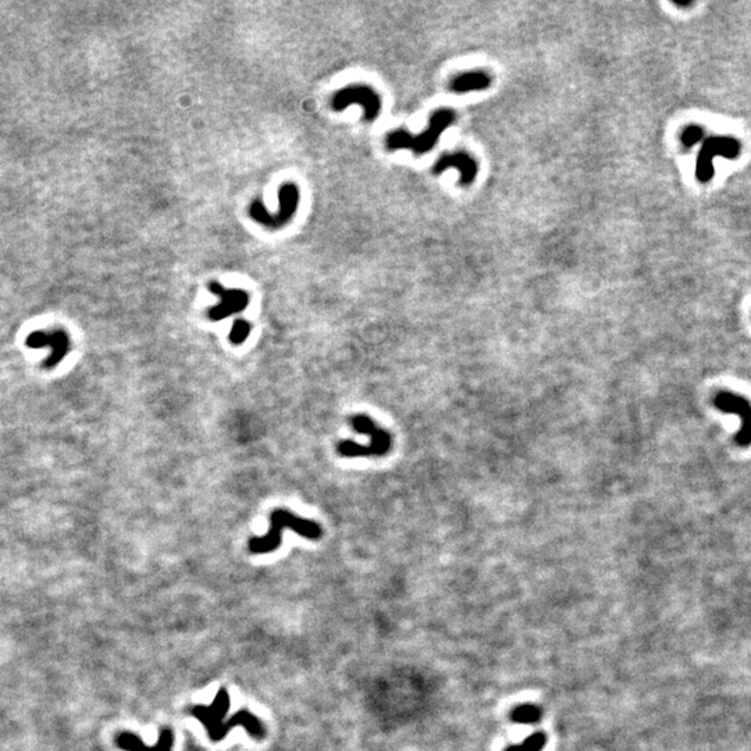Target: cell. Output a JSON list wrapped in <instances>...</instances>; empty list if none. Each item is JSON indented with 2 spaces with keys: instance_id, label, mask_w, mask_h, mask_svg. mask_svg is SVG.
<instances>
[{
  "instance_id": "6da1fadb",
  "label": "cell",
  "mask_w": 751,
  "mask_h": 751,
  "mask_svg": "<svg viewBox=\"0 0 751 751\" xmlns=\"http://www.w3.org/2000/svg\"><path fill=\"white\" fill-rule=\"evenodd\" d=\"M456 114L452 108H438L430 117L429 127L419 135H412L407 129H394L387 134L386 145L388 150L408 149L416 156L430 152L438 142L441 134L454 124Z\"/></svg>"
},
{
  "instance_id": "7a4b0ae2",
  "label": "cell",
  "mask_w": 751,
  "mask_h": 751,
  "mask_svg": "<svg viewBox=\"0 0 751 751\" xmlns=\"http://www.w3.org/2000/svg\"><path fill=\"white\" fill-rule=\"evenodd\" d=\"M284 529H290L309 540H318L322 537V529L316 522L300 518L288 510H274L270 515V531L263 537L251 538L249 551L252 554L273 552L281 544Z\"/></svg>"
},
{
  "instance_id": "3957f363",
  "label": "cell",
  "mask_w": 751,
  "mask_h": 751,
  "mask_svg": "<svg viewBox=\"0 0 751 751\" xmlns=\"http://www.w3.org/2000/svg\"><path fill=\"white\" fill-rule=\"evenodd\" d=\"M280 209L276 215L270 213L262 201L255 199L249 205L248 213L252 220L269 230H279L287 225L295 215L300 204V188L294 183H286L279 188Z\"/></svg>"
},
{
  "instance_id": "277c9868",
  "label": "cell",
  "mask_w": 751,
  "mask_h": 751,
  "mask_svg": "<svg viewBox=\"0 0 751 751\" xmlns=\"http://www.w3.org/2000/svg\"><path fill=\"white\" fill-rule=\"evenodd\" d=\"M351 105H359L365 111L366 121H374L381 111L380 95L369 85L353 84L337 91L331 98V106L337 111L345 110Z\"/></svg>"
},
{
  "instance_id": "5b68a950",
  "label": "cell",
  "mask_w": 751,
  "mask_h": 751,
  "mask_svg": "<svg viewBox=\"0 0 751 751\" xmlns=\"http://www.w3.org/2000/svg\"><path fill=\"white\" fill-rule=\"evenodd\" d=\"M714 407L724 414L738 415L741 418L742 428L735 435V442L739 447H749L751 444L750 401L729 391H720L714 397Z\"/></svg>"
},
{
  "instance_id": "8992f818",
  "label": "cell",
  "mask_w": 751,
  "mask_h": 751,
  "mask_svg": "<svg viewBox=\"0 0 751 751\" xmlns=\"http://www.w3.org/2000/svg\"><path fill=\"white\" fill-rule=\"evenodd\" d=\"M209 291L220 300V302L208 312L209 319L213 322L224 321L235 314H239L249 305V295L244 290L225 288L221 284L212 281L209 284Z\"/></svg>"
},
{
  "instance_id": "52a82bcc",
  "label": "cell",
  "mask_w": 751,
  "mask_h": 751,
  "mask_svg": "<svg viewBox=\"0 0 751 751\" xmlns=\"http://www.w3.org/2000/svg\"><path fill=\"white\" fill-rule=\"evenodd\" d=\"M351 426L358 433L370 438V445L365 451V456H383L391 449V435L379 428L373 419L366 415H355L351 418Z\"/></svg>"
},
{
  "instance_id": "ba28073f",
  "label": "cell",
  "mask_w": 751,
  "mask_h": 751,
  "mask_svg": "<svg viewBox=\"0 0 751 751\" xmlns=\"http://www.w3.org/2000/svg\"><path fill=\"white\" fill-rule=\"evenodd\" d=\"M448 169H456L461 174L459 184L462 187L470 185L477 176L479 166L477 162L468 155L466 152H454V153H445L438 157V160L433 164V173L441 174Z\"/></svg>"
},
{
  "instance_id": "9c48e42d",
  "label": "cell",
  "mask_w": 751,
  "mask_h": 751,
  "mask_svg": "<svg viewBox=\"0 0 751 751\" xmlns=\"http://www.w3.org/2000/svg\"><path fill=\"white\" fill-rule=\"evenodd\" d=\"M739 152V143L734 139L720 138V139H710L706 142L703 150L700 152V157L697 160V177L700 181L706 183L713 176V157L717 153H724L728 157H735Z\"/></svg>"
},
{
  "instance_id": "30bf717a",
  "label": "cell",
  "mask_w": 751,
  "mask_h": 751,
  "mask_svg": "<svg viewBox=\"0 0 751 751\" xmlns=\"http://www.w3.org/2000/svg\"><path fill=\"white\" fill-rule=\"evenodd\" d=\"M230 708V696L225 689H220L216 694L212 706H197L192 710V715L208 729L209 736L224 722V718Z\"/></svg>"
},
{
  "instance_id": "8fae6325",
  "label": "cell",
  "mask_w": 751,
  "mask_h": 751,
  "mask_svg": "<svg viewBox=\"0 0 751 751\" xmlns=\"http://www.w3.org/2000/svg\"><path fill=\"white\" fill-rule=\"evenodd\" d=\"M237 727H244L246 732L255 739H263L266 734L265 727L255 715H252L248 710H241L232 718H230L228 721H224L209 738L213 742H220L227 736V734L232 728H237Z\"/></svg>"
},
{
  "instance_id": "7c38bea8",
  "label": "cell",
  "mask_w": 751,
  "mask_h": 751,
  "mask_svg": "<svg viewBox=\"0 0 751 751\" xmlns=\"http://www.w3.org/2000/svg\"><path fill=\"white\" fill-rule=\"evenodd\" d=\"M115 743L121 750L125 751H171L173 743H174V736H173L171 729L166 728L160 732L157 743L153 746H148L136 735L131 732H122L117 736Z\"/></svg>"
},
{
  "instance_id": "4fadbf2b",
  "label": "cell",
  "mask_w": 751,
  "mask_h": 751,
  "mask_svg": "<svg viewBox=\"0 0 751 751\" xmlns=\"http://www.w3.org/2000/svg\"><path fill=\"white\" fill-rule=\"evenodd\" d=\"M491 85V77L482 70L469 71L456 76L449 83V91L454 94H468L484 91Z\"/></svg>"
},
{
  "instance_id": "5bb4252c",
  "label": "cell",
  "mask_w": 751,
  "mask_h": 751,
  "mask_svg": "<svg viewBox=\"0 0 751 751\" xmlns=\"http://www.w3.org/2000/svg\"><path fill=\"white\" fill-rule=\"evenodd\" d=\"M541 717V710L533 704H525L512 711V721L517 724H535Z\"/></svg>"
},
{
  "instance_id": "9a60e30c",
  "label": "cell",
  "mask_w": 751,
  "mask_h": 751,
  "mask_svg": "<svg viewBox=\"0 0 751 751\" xmlns=\"http://www.w3.org/2000/svg\"><path fill=\"white\" fill-rule=\"evenodd\" d=\"M545 742H547V736L541 732H537L532 736H529L525 742L511 746L510 749H507V751H541L545 746Z\"/></svg>"
},
{
  "instance_id": "2e32d148",
  "label": "cell",
  "mask_w": 751,
  "mask_h": 751,
  "mask_svg": "<svg viewBox=\"0 0 751 751\" xmlns=\"http://www.w3.org/2000/svg\"><path fill=\"white\" fill-rule=\"evenodd\" d=\"M251 332V323L242 319L235 321L230 330V341L234 345H241L246 341Z\"/></svg>"
},
{
  "instance_id": "e0dca14e",
  "label": "cell",
  "mask_w": 751,
  "mask_h": 751,
  "mask_svg": "<svg viewBox=\"0 0 751 751\" xmlns=\"http://www.w3.org/2000/svg\"><path fill=\"white\" fill-rule=\"evenodd\" d=\"M701 138H703V129L697 125L687 127L682 134V142L685 146H693Z\"/></svg>"
}]
</instances>
